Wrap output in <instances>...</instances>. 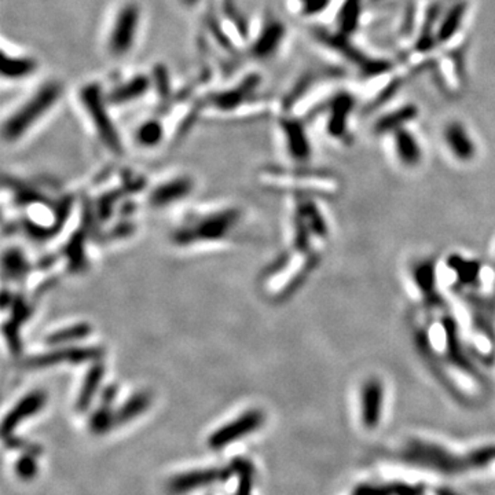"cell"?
Here are the masks:
<instances>
[{"label":"cell","instance_id":"cell-33","mask_svg":"<svg viewBox=\"0 0 495 495\" xmlns=\"http://www.w3.org/2000/svg\"><path fill=\"white\" fill-rule=\"evenodd\" d=\"M38 455L39 454L34 453V452H25V454H22L17 459V462L14 465V471H15V475L18 476V479H21L24 482H31L38 476V472H39Z\"/></svg>","mask_w":495,"mask_h":495},{"label":"cell","instance_id":"cell-21","mask_svg":"<svg viewBox=\"0 0 495 495\" xmlns=\"http://www.w3.org/2000/svg\"><path fill=\"white\" fill-rule=\"evenodd\" d=\"M395 150L398 159L406 166H415L421 162L422 152L419 143L412 132L405 128L395 132Z\"/></svg>","mask_w":495,"mask_h":495},{"label":"cell","instance_id":"cell-5","mask_svg":"<svg viewBox=\"0 0 495 495\" xmlns=\"http://www.w3.org/2000/svg\"><path fill=\"white\" fill-rule=\"evenodd\" d=\"M264 422V414L259 409H252L238 415L236 419L222 425L208 438V447L217 452L247 438L256 432Z\"/></svg>","mask_w":495,"mask_h":495},{"label":"cell","instance_id":"cell-37","mask_svg":"<svg viewBox=\"0 0 495 495\" xmlns=\"http://www.w3.org/2000/svg\"><path fill=\"white\" fill-rule=\"evenodd\" d=\"M352 495H395L392 486H381V485H361L358 486Z\"/></svg>","mask_w":495,"mask_h":495},{"label":"cell","instance_id":"cell-42","mask_svg":"<svg viewBox=\"0 0 495 495\" xmlns=\"http://www.w3.org/2000/svg\"><path fill=\"white\" fill-rule=\"evenodd\" d=\"M197 0H183V3L185 4H189V6H192V4H194Z\"/></svg>","mask_w":495,"mask_h":495},{"label":"cell","instance_id":"cell-20","mask_svg":"<svg viewBox=\"0 0 495 495\" xmlns=\"http://www.w3.org/2000/svg\"><path fill=\"white\" fill-rule=\"evenodd\" d=\"M1 76L8 80L25 79L36 71V61L29 57H17L1 52Z\"/></svg>","mask_w":495,"mask_h":495},{"label":"cell","instance_id":"cell-12","mask_svg":"<svg viewBox=\"0 0 495 495\" xmlns=\"http://www.w3.org/2000/svg\"><path fill=\"white\" fill-rule=\"evenodd\" d=\"M260 78L257 75H250L243 82L236 85L233 89H226L217 92L209 98V102L219 110L229 112L244 103L254 88L259 85Z\"/></svg>","mask_w":495,"mask_h":495},{"label":"cell","instance_id":"cell-28","mask_svg":"<svg viewBox=\"0 0 495 495\" xmlns=\"http://www.w3.org/2000/svg\"><path fill=\"white\" fill-rule=\"evenodd\" d=\"M449 267L457 275V280L462 285H472L478 281L480 274V266L475 260H468L454 254L449 259Z\"/></svg>","mask_w":495,"mask_h":495},{"label":"cell","instance_id":"cell-14","mask_svg":"<svg viewBox=\"0 0 495 495\" xmlns=\"http://www.w3.org/2000/svg\"><path fill=\"white\" fill-rule=\"evenodd\" d=\"M281 127L290 157L296 162H307L311 156V146L303 124L296 119H284Z\"/></svg>","mask_w":495,"mask_h":495},{"label":"cell","instance_id":"cell-15","mask_svg":"<svg viewBox=\"0 0 495 495\" xmlns=\"http://www.w3.org/2000/svg\"><path fill=\"white\" fill-rule=\"evenodd\" d=\"M445 141L454 157L459 162H471L476 156L475 142L471 139L464 125L459 123L449 124L446 127Z\"/></svg>","mask_w":495,"mask_h":495},{"label":"cell","instance_id":"cell-24","mask_svg":"<svg viewBox=\"0 0 495 495\" xmlns=\"http://www.w3.org/2000/svg\"><path fill=\"white\" fill-rule=\"evenodd\" d=\"M152 403L150 394L142 391L134 394L129 399H127L120 409L116 410V421L117 425L128 424L129 421L139 417L142 412H146Z\"/></svg>","mask_w":495,"mask_h":495},{"label":"cell","instance_id":"cell-35","mask_svg":"<svg viewBox=\"0 0 495 495\" xmlns=\"http://www.w3.org/2000/svg\"><path fill=\"white\" fill-rule=\"evenodd\" d=\"M303 15L313 17L324 13L331 0H299Z\"/></svg>","mask_w":495,"mask_h":495},{"label":"cell","instance_id":"cell-22","mask_svg":"<svg viewBox=\"0 0 495 495\" xmlns=\"http://www.w3.org/2000/svg\"><path fill=\"white\" fill-rule=\"evenodd\" d=\"M418 115V110L412 105H406L399 108L398 110H394L377 120L374 125V131L377 134H391V132H398L399 129H403V127L408 123L412 122Z\"/></svg>","mask_w":495,"mask_h":495},{"label":"cell","instance_id":"cell-17","mask_svg":"<svg viewBox=\"0 0 495 495\" xmlns=\"http://www.w3.org/2000/svg\"><path fill=\"white\" fill-rule=\"evenodd\" d=\"M150 85L152 82L148 76L138 75L128 82L115 87L110 94L106 95V99L110 105H125L143 96L149 91Z\"/></svg>","mask_w":495,"mask_h":495},{"label":"cell","instance_id":"cell-13","mask_svg":"<svg viewBox=\"0 0 495 495\" xmlns=\"http://www.w3.org/2000/svg\"><path fill=\"white\" fill-rule=\"evenodd\" d=\"M285 38V27L280 21H268L261 29L260 35L253 41L250 52L257 59H267L273 57Z\"/></svg>","mask_w":495,"mask_h":495},{"label":"cell","instance_id":"cell-40","mask_svg":"<svg viewBox=\"0 0 495 495\" xmlns=\"http://www.w3.org/2000/svg\"><path fill=\"white\" fill-rule=\"evenodd\" d=\"M116 395H117V387L116 385H110V387L105 388L102 395H101V403L113 405V402L116 399Z\"/></svg>","mask_w":495,"mask_h":495},{"label":"cell","instance_id":"cell-1","mask_svg":"<svg viewBox=\"0 0 495 495\" xmlns=\"http://www.w3.org/2000/svg\"><path fill=\"white\" fill-rule=\"evenodd\" d=\"M62 87L58 82H47L39 88L3 125V136L8 142L20 139L27 131L58 102Z\"/></svg>","mask_w":495,"mask_h":495},{"label":"cell","instance_id":"cell-6","mask_svg":"<svg viewBox=\"0 0 495 495\" xmlns=\"http://www.w3.org/2000/svg\"><path fill=\"white\" fill-rule=\"evenodd\" d=\"M233 475L231 466L224 468H201L178 473L166 482V492L171 495H185L216 483L226 482Z\"/></svg>","mask_w":495,"mask_h":495},{"label":"cell","instance_id":"cell-32","mask_svg":"<svg viewBox=\"0 0 495 495\" xmlns=\"http://www.w3.org/2000/svg\"><path fill=\"white\" fill-rule=\"evenodd\" d=\"M3 264H4V273L13 280L22 278L29 268V264L25 260L24 254L17 249H11L6 252Z\"/></svg>","mask_w":495,"mask_h":495},{"label":"cell","instance_id":"cell-19","mask_svg":"<svg viewBox=\"0 0 495 495\" xmlns=\"http://www.w3.org/2000/svg\"><path fill=\"white\" fill-rule=\"evenodd\" d=\"M103 375H105V366L101 362H95L89 368V371L82 381L79 398L76 401V412H85L89 409V406L99 389V385L103 380Z\"/></svg>","mask_w":495,"mask_h":495},{"label":"cell","instance_id":"cell-8","mask_svg":"<svg viewBox=\"0 0 495 495\" xmlns=\"http://www.w3.org/2000/svg\"><path fill=\"white\" fill-rule=\"evenodd\" d=\"M315 36L318 38V41L325 43L327 45H329L330 48L340 52L350 62H354L366 75H380V73H384L389 69V64L380 61V59H371L365 54H362L357 47H354L348 41L347 35H343L340 32L330 34V32L320 29L315 32Z\"/></svg>","mask_w":495,"mask_h":495},{"label":"cell","instance_id":"cell-30","mask_svg":"<svg viewBox=\"0 0 495 495\" xmlns=\"http://www.w3.org/2000/svg\"><path fill=\"white\" fill-rule=\"evenodd\" d=\"M89 333H91V327L88 324H85V322L75 324L72 327H68V328H64V329L48 334L45 338V343L48 345H62L65 343L82 340V338L88 337Z\"/></svg>","mask_w":495,"mask_h":495},{"label":"cell","instance_id":"cell-16","mask_svg":"<svg viewBox=\"0 0 495 495\" xmlns=\"http://www.w3.org/2000/svg\"><path fill=\"white\" fill-rule=\"evenodd\" d=\"M352 108H354V98L347 92H341L331 99L329 122H328V132L331 136L334 138L344 136L347 131V122Z\"/></svg>","mask_w":495,"mask_h":495},{"label":"cell","instance_id":"cell-23","mask_svg":"<svg viewBox=\"0 0 495 495\" xmlns=\"http://www.w3.org/2000/svg\"><path fill=\"white\" fill-rule=\"evenodd\" d=\"M465 11H466L465 1H458L454 4L439 24V28L436 31V41L439 43H446L454 38V35L458 32V29L462 24V20L465 17Z\"/></svg>","mask_w":495,"mask_h":495},{"label":"cell","instance_id":"cell-38","mask_svg":"<svg viewBox=\"0 0 495 495\" xmlns=\"http://www.w3.org/2000/svg\"><path fill=\"white\" fill-rule=\"evenodd\" d=\"M155 82H156V85H157V89H159V94L160 96L163 98L162 101L163 102H166L168 101V96L171 94V89H169V80H168V75H166V69L164 68H156V75H155Z\"/></svg>","mask_w":495,"mask_h":495},{"label":"cell","instance_id":"cell-41","mask_svg":"<svg viewBox=\"0 0 495 495\" xmlns=\"http://www.w3.org/2000/svg\"><path fill=\"white\" fill-rule=\"evenodd\" d=\"M438 495H459V494H457V493H454V492H452V490H447V489H440V490H438Z\"/></svg>","mask_w":495,"mask_h":495},{"label":"cell","instance_id":"cell-7","mask_svg":"<svg viewBox=\"0 0 495 495\" xmlns=\"http://www.w3.org/2000/svg\"><path fill=\"white\" fill-rule=\"evenodd\" d=\"M139 18L141 10L135 3H127L120 8L108 41L112 55L124 57L132 48L138 34Z\"/></svg>","mask_w":495,"mask_h":495},{"label":"cell","instance_id":"cell-29","mask_svg":"<svg viewBox=\"0 0 495 495\" xmlns=\"http://www.w3.org/2000/svg\"><path fill=\"white\" fill-rule=\"evenodd\" d=\"M88 426L94 435H105L117 426L116 412L112 410V405L101 403V406L91 414Z\"/></svg>","mask_w":495,"mask_h":495},{"label":"cell","instance_id":"cell-31","mask_svg":"<svg viewBox=\"0 0 495 495\" xmlns=\"http://www.w3.org/2000/svg\"><path fill=\"white\" fill-rule=\"evenodd\" d=\"M164 138V127L159 120H146L136 129V141L141 146L155 148Z\"/></svg>","mask_w":495,"mask_h":495},{"label":"cell","instance_id":"cell-27","mask_svg":"<svg viewBox=\"0 0 495 495\" xmlns=\"http://www.w3.org/2000/svg\"><path fill=\"white\" fill-rule=\"evenodd\" d=\"M412 278H414L417 288L421 290V293L425 296V299L432 300L435 296V289H436L435 264L429 260L418 263L414 268Z\"/></svg>","mask_w":495,"mask_h":495},{"label":"cell","instance_id":"cell-10","mask_svg":"<svg viewBox=\"0 0 495 495\" xmlns=\"http://www.w3.org/2000/svg\"><path fill=\"white\" fill-rule=\"evenodd\" d=\"M384 406V387L378 378H369L361 388V421L368 429H375L381 421Z\"/></svg>","mask_w":495,"mask_h":495},{"label":"cell","instance_id":"cell-11","mask_svg":"<svg viewBox=\"0 0 495 495\" xmlns=\"http://www.w3.org/2000/svg\"><path fill=\"white\" fill-rule=\"evenodd\" d=\"M47 396L41 391H34L28 395H25L22 399H20L14 408L6 414L3 422H1V436L3 439H7L14 435V431L17 426L28 419L29 417L38 414L45 405Z\"/></svg>","mask_w":495,"mask_h":495},{"label":"cell","instance_id":"cell-39","mask_svg":"<svg viewBox=\"0 0 495 495\" xmlns=\"http://www.w3.org/2000/svg\"><path fill=\"white\" fill-rule=\"evenodd\" d=\"M394 494L395 495H422L424 489L421 486H412L405 483H395L392 485Z\"/></svg>","mask_w":495,"mask_h":495},{"label":"cell","instance_id":"cell-4","mask_svg":"<svg viewBox=\"0 0 495 495\" xmlns=\"http://www.w3.org/2000/svg\"><path fill=\"white\" fill-rule=\"evenodd\" d=\"M240 213L234 209L216 212L200 219L190 227H185L175 234L178 244H190L193 241H212L223 238L234 227Z\"/></svg>","mask_w":495,"mask_h":495},{"label":"cell","instance_id":"cell-34","mask_svg":"<svg viewBox=\"0 0 495 495\" xmlns=\"http://www.w3.org/2000/svg\"><path fill=\"white\" fill-rule=\"evenodd\" d=\"M438 20V11L436 8H432L428 14V18L425 21V25L421 31L419 39L417 41V48L419 51H428L433 47V41L436 38H433V22Z\"/></svg>","mask_w":495,"mask_h":495},{"label":"cell","instance_id":"cell-26","mask_svg":"<svg viewBox=\"0 0 495 495\" xmlns=\"http://www.w3.org/2000/svg\"><path fill=\"white\" fill-rule=\"evenodd\" d=\"M362 1L364 0H344L337 15L340 34L348 36L357 31L362 14Z\"/></svg>","mask_w":495,"mask_h":495},{"label":"cell","instance_id":"cell-2","mask_svg":"<svg viewBox=\"0 0 495 495\" xmlns=\"http://www.w3.org/2000/svg\"><path fill=\"white\" fill-rule=\"evenodd\" d=\"M80 98H82V106L87 115L89 116L91 123L96 129V134L103 142V145L109 150L115 152L116 155L123 153V145L120 136L108 110L109 102L106 99V95L102 92L101 85L87 84L85 87H82Z\"/></svg>","mask_w":495,"mask_h":495},{"label":"cell","instance_id":"cell-9","mask_svg":"<svg viewBox=\"0 0 495 495\" xmlns=\"http://www.w3.org/2000/svg\"><path fill=\"white\" fill-rule=\"evenodd\" d=\"M102 355V351L96 347H68V348H58L55 351L36 355L29 358L25 362L27 368L31 369H41L54 366L62 362L71 364H80L87 361H95Z\"/></svg>","mask_w":495,"mask_h":495},{"label":"cell","instance_id":"cell-18","mask_svg":"<svg viewBox=\"0 0 495 495\" xmlns=\"http://www.w3.org/2000/svg\"><path fill=\"white\" fill-rule=\"evenodd\" d=\"M193 189V182L189 178H178L160 185L150 194V203L153 206H168L186 197Z\"/></svg>","mask_w":495,"mask_h":495},{"label":"cell","instance_id":"cell-3","mask_svg":"<svg viewBox=\"0 0 495 495\" xmlns=\"http://www.w3.org/2000/svg\"><path fill=\"white\" fill-rule=\"evenodd\" d=\"M403 455L410 464L440 472L443 475H459L469 469L466 455L459 457L435 443L415 440L405 449Z\"/></svg>","mask_w":495,"mask_h":495},{"label":"cell","instance_id":"cell-36","mask_svg":"<svg viewBox=\"0 0 495 495\" xmlns=\"http://www.w3.org/2000/svg\"><path fill=\"white\" fill-rule=\"evenodd\" d=\"M82 237L76 236V237H73V238L71 240V244H69L68 248H66V249H68V252H69V253H68V256H69V259H71V266H72L73 268H76V270H79V268H80V266H82Z\"/></svg>","mask_w":495,"mask_h":495},{"label":"cell","instance_id":"cell-25","mask_svg":"<svg viewBox=\"0 0 495 495\" xmlns=\"http://www.w3.org/2000/svg\"><path fill=\"white\" fill-rule=\"evenodd\" d=\"M233 475L237 478V487L234 495H252L254 489V466L253 464L244 458L237 457L230 464Z\"/></svg>","mask_w":495,"mask_h":495}]
</instances>
